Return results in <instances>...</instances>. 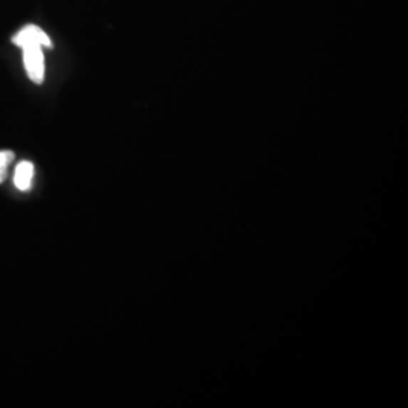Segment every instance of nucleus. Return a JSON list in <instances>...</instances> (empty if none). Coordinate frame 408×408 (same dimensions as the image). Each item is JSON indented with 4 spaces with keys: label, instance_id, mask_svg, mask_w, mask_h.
Instances as JSON below:
<instances>
[{
    "label": "nucleus",
    "instance_id": "nucleus-1",
    "mask_svg": "<svg viewBox=\"0 0 408 408\" xmlns=\"http://www.w3.org/2000/svg\"><path fill=\"white\" fill-rule=\"evenodd\" d=\"M41 46H31L26 48H21L23 51V64L26 68V73L29 79L40 85L44 80L46 76V64H44V52Z\"/></svg>",
    "mask_w": 408,
    "mask_h": 408
},
{
    "label": "nucleus",
    "instance_id": "nucleus-2",
    "mask_svg": "<svg viewBox=\"0 0 408 408\" xmlns=\"http://www.w3.org/2000/svg\"><path fill=\"white\" fill-rule=\"evenodd\" d=\"M12 43L19 46L20 48H26L31 46H41V47H52V40L41 28L35 26V24H28L23 29H20L14 38H12Z\"/></svg>",
    "mask_w": 408,
    "mask_h": 408
},
{
    "label": "nucleus",
    "instance_id": "nucleus-3",
    "mask_svg": "<svg viewBox=\"0 0 408 408\" xmlns=\"http://www.w3.org/2000/svg\"><path fill=\"white\" fill-rule=\"evenodd\" d=\"M33 172L35 168L31 162L28 160H24V162H20L16 168L14 172V184L19 191H28L32 187V180H33Z\"/></svg>",
    "mask_w": 408,
    "mask_h": 408
},
{
    "label": "nucleus",
    "instance_id": "nucleus-4",
    "mask_svg": "<svg viewBox=\"0 0 408 408\" xmlns=\"http://www.w3.org/2000/svg\"><path fill=\"white\" fill-rule=\"evenodd\" d=\"M14 153L5 150V152H0V183H2L6 179L8 174V169L11 167V164L14 162Z\"/></svg>",
    "mask_w": 408,
    "mask_h": 408
}]
</instances>
